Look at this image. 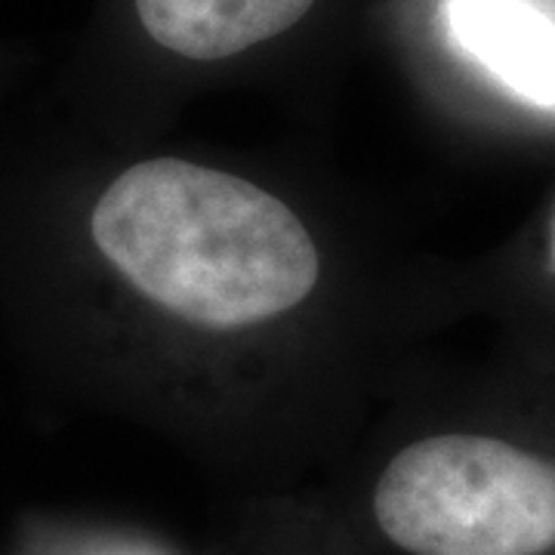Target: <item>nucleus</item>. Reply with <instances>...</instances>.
Instances as JSON below:
<instances>
[{"label": "nucleus", "instance_id": "39448f33", "mask_svg": "<svg viewBox=\"0 0 555 555\" xmlns=\"http://www.w3.org/2000/svg\"><path fill=\"white\" fill-rule=\"evenodd\" d=\"M550 259H553V272H555V214H553V222H550Z\"/></svg>", "mask_w": 555, "mask_h": 555}, {"label": "nucleus", "instance_id": "f03ea898", "mask_svg": "<svg viewBox=\"0 0 555 555\" xmlns=\"http://www.w3.org/2000/svg\"><path fill=\"white\" fill-rule=\"evenodd\" d=\"M374 513L414 555H543L555 546V466L500 438H423L379 476Z\"/></svg>", "mask_w": 555, "mask_h": 555}, {"label": "nucleus", "instance_id": "20e7f679", "mask_svg": "<svg viewBox=\"0 0 555 555\" xmlns=\"http://www.w3.org/2000/svg\"><path fill=\"white\" fill-rule=\"evenodd\" d=\"M315 0H133L145 35L182 60L217 62L294 28Z\"/></svg>", "mask_w": 555, "mask_h": 555}, {"label": "nucleus", "instance_id": "f257e3e1", "mask_svg": "<svg viewBox=\"0 0 555 555\" xmlns=\"http://www.w3.org/2000/svg\"><path fill=\"white\" fill-rule=\"evenodd\" d=\"M90 235L142 297L207 327L281 315L321 275L315 241L287 204L192 160L124 170L96 201Z\"/></svg>", "mask_w": 555, "mask_h": 555}, {"label": "nucleus", "instance_id": "7ed1b4c3", "mask_svg": "<svg viewBox=\"0 0 555 555\" xmlns=\"http://www.w3.org/2000/svg\"><path fill=\"white\" fill-rule=\"evenodd\" d=\"M454 40L516 96L555 108V22L528 0H448Z\"/></svg>", "mask_w": 555, "mask_h": 555}]
</instances>
